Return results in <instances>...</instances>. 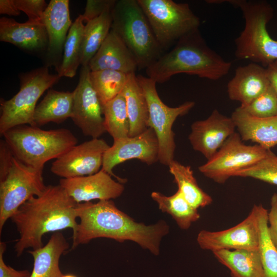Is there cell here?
Segmentation results:
<instances>
[{"instance_id": "cell-30", "label": "cell", "mask_w": 277, "mask_h": 277, "mask_svg": "<svg viewBox=\"0 0 277 277\" xmlns=\"http://www.w3.org/2000/svg\"><path fill=\"white\" fill-rule=\"evenodd\" d=\"M84 22L82 14L80 15L68 31L64 46L63 61L58 72L60 77H73L81 65L82 45L85 25Z\"/></svg>"}, {"instance_id": "cell-14", "label": "cell", "mask_w": 277, "mask_h": 277, "mask_svg": "<svg viewBox=\"0 0 277 277\" xmlns=\"http://www.w3.org/2000/svg\"><path fill=\"white\" fill-rule=\"evenodd\" d=\"M258 205L248 215L230 228L217 231L202 230L197 235L200 247L212 252L222 250H257L259 248Z\"/></svg>"}, {"instance_id": "cell-24", "label": "cell", "mask_w": 277, "mask_h": 277, "mask_svg": "<svg viewBox=\"0 0 277 277\" xmlns=\"http://www.w3.org/2000/svg\"><path fill=\"white\" fill-rule=\"evenodd\" d=\"M73 92L49 90L35 108L33 115L35 126L49 123L60 124L72 115Z\"/></svg>"}, {"instance_id": "cell-16", "label": "cell", "mask_w": 277, "mask_h": 277, "mask_svg": "<svg viewBox=\"0 0 277 277\" xmlns=\"http://www.w3.org/2000/svg\"><path fill=\"white\" fill-rule=\"evenodd\" d=\"M235 130L231 117L214 109L207 118L192 124L188 139L192 148L208 160Z\"/></svg>"}, {"instance_id": "cell-22", "label": "cell", "mask_w": 277, "mask_h": 277, "mask_svg": "<svg viewBox=\"0 0 277 277\" xmlns=\"http://www.w3.org/2000/svg\"><path fill=\"white\" fill-rule=\"evenodd\" d=\"M69 247L64 236L57 231L52 233L45 246L29 250L34 260L30 277H62L63 274L60 268V259Z\"/></svg>"}, {"instance_id": "cell-20", "label": "cell", "mask_w": 277, "mask_h": 277, "mask_svg": "<svg viewBox=\"0 0 277 277\" xmlns=\"http://www.w3.org/2000/svg\"><path fill=\"white\" fill-rule=\"evenodd\" d=\"M0 40L22 49L36 51L48 47V37L43 22L18 23L5 17L0 19Z\"/></svg>"}, {"instance_id": "cell-39", "label": "cell", "mask_w": 277, "mask_h": 277, "mask_svg": "<svg viewBox=\"0 0 277 277\" xmlns=\"http://www.w3.org/2000/svg\"><path fill=\"white\" fill-rule=\"evenodd\" d=\"M6 249L5 242H0V277H30L31 273L27 270H16L7 265L3 259V254Z\"/></svg>"}, {"instance_id": "cell-34", "label": "cell", "mask_w": 277, "mask_h": 277, "mask_svg": "<svg viewBox=\"0 0 277 277\" xmlns=\"http://www.w3.org/2000/svg\"><path fill=\"white\" fill-rule=\"evenodd\" d=\"M234 176L251 177L277 186V155L268 150L260 161L236 172Z\"/></svg>"}, {"instance_id": "cell-11", "label": "cell", "mask_w": 277, "mask_h": 277, "mask_svg": "<svg viewBox=\"0 0 277 277\" xmlns=\"http://www.w3.org/2000/svg\"><path fill=\"white\" fill-rule=\"evenodd\" d=\"M243 142L239 134L234 132L211 158L199 167V171L214 182L223 184L236 172L253 165L266 155L268 150Z\"/></svg>"}, {"instance_id": "cell-42", "label": "cell", "mask_w": 277, "mask_h": 277, "mask_svg": "<svg viewBox=\"0 0 277 277\" xmlns=\"http://www.w3.org/2000/svg\"><path fill=\"white\" fill-rule=\"evenodd\" d=\"M62 277H76V276L72 274H66V275H63Z\"/></svg>"}, {"instance_id": "cell-15", "label": "cell", "mask_w": 277, "mask_h": 277, "mask_svg": "<svg viewBox=\"0 0 277 277\" xmlns=\"http://www.w3.org/2000/svg\"><path fill=\"white\" fill-rule=\"evenodd\" d=\"M109 147L100 138L76 145L55 159L51 171L63 179L94 174L102 169L104 154Z\"/></svg>"}, {"instance_id": "cell-25", "label": "cell", "mask_w": 277, "mask_h": 277, "mask_svg": "<svg viewBox=\"0 0 277 277\" xmlns=\"http://www.w3.org/2000/svg\"><path fill=\"white\" fill-rule=\"evenodd\" d=\"M126 102L130 129L129 136L138 135L148 128L149 117L147 102L135 73L129 74L123 90Z\"/></svg>"}, {"instance_id": "cell-12", "label": "cell", "mask_w": 277, "mask_h": 277, "mask_svg": "<svg viewBox=\"0 0 277 277\" xmlns=\"http://www.w3.org/2000/svg\"><path fill=\"white\" fill-rule=\"evenodd\" d=\"M89 65L82 66L78 83L73 91L71 119L84 135L97 138L106 132L103 105L90 81Z\"/></svg>"}, {"instance_id": "cell-23", "label": "cell", "mask_w": 277, "mask_h": 277, "mask_svg": "<svg viewBox=\"0 0 277 277\" xmlns=\"http://www.w3.org/2000/svg\"><path fill=\"white\" fill-rule=\"evenodd\" d=\"M68 0H51L46 8L43 22L48 37V50L51 53L61 51L72 24Z\"/></svg>"}, {"instance_id": "cell-17", "label": "cell", "mask_w": 277, "mask_h": 277, "mask_svg": "<svg viewBox=\"0 0 277 277\" xmlns=\"http://www.w3.org/2000/svg\"><path fill=\"white\" fill-rule=\"evenodd\" d=\"M60 185L77 203L92 200H110L120 196L124 192L123 184L101 169L90 175L62 179Z\"/></svg>"}, {"instance_id": "cell-28", "label": "cell", "mask_w": 277, "mask_h": 277, "mask_svg": "<svg viewBox=\"0 0 277 277\" xmlns=\"http://www.w3.org/2000/svg\"><path fill=\"white\" fill-rule=\"evenodd\" d=\"M112 10L108 9L99 16L86 22L83 33L81 65H89L105 41L111 28Z\"/></svg>"}, {"instance_id": "cell-1", "label": "cell", "mask_w": 277, "mask_h": 277, "mask_svg": "<svg viewBox=\"0 0 277 277\" xmlns=\"http://www.w3.org/2000/svg\"><path fill=\"white\" fill-rule=\"evenodd\" d=\"M77 213L80 222L73 232L72 249L93 239L105 238L121 243L134 242L157 255L161 240L169 232L165 221L150 225L136 222L117 208L111 200L79 203Z\"/></svg>"}, {"instance_id": "cell-6", "label": "cell", "mask_w": 277, "mask_h": 277, "mask_svg": "<svg viewBox=\"0 0 277 277\" xmlns=\"http://www.w3.org/2000/svg\"><path fill=\"white\" fill-rule=\"evenodd\" d=\"M111 29L135 57L138 69H146L164 53L137 0L116 1Z\"/></svg>"}, {"instance_id": "cell-3", "label": "cell", "mask_w": 277, "mask_h": 277, "mask_svg": "<svg viewBox=\"0 0 277 277\" xmlns=\"http://www.w3.org/2000/svg\"><path fill=\"white\" fill-rule=\"evenodd\" d=\"M231 67V62L208 46L199 29L181 38L146 71L148 77L159 83L180 73L217 81L226 76Z\"/></svg>"}, {"instance_id": "cell-10", "label": "cell", "mask_w": 277, "mask_h": 277, "mask_svg": "<svg viewBox=\"0 0 277 277\" xmlns=\"http://www.w3.org/2000/svg\"><path fill=\"white\" fill-rule=\"evenodd\" d=\"M145 96L148 107V128L155 133L159 143V161L168 166L174 160L176 145L172 126L179 116L187 114L194 106L193 101H187L175 107L166 105L160 98L156 82L148 76L136 75Z\"/></svg>"}, {"instance_id": "cell-13", "label": "cell", "mask_w": 277, "mask_h": 277, "mask_svg": "<svg viewBox=\"0 0 277 277\" xmlns=\"http://www.w3.org/2000/svg\"><path fill=\"white\" fill-rule=\"evenodd\" d=\"M159 143L155 132L148 128L134 136L114 140L111 146L106 151L102 169L118 182L123 184L126 180L116 176L113 168L124 162L136 159L148 165L159 161Z\"/></svg>"}, {"instance_id": "cell-26", "label": "cell", "mask_w": 277, "mask_h": 277, "mask_svg": "<svg viewBox=\"0 0 277 277\" xmlns=\"http://www.w3.org/2000/svg\"><path fill=\"white\" fill-rule=\"evenodd\" d=\"M232 277H264L259 250L222 249L212 252Z\"/></svg>"}, {"instance_id": "cell-29", "label": "cell", "mask_w": 277, "mask_h": 277, "mask_svg": "<svg viewBox=\"0 0 277 277\" xmlns=\"http://www.w3.org/2000/svg\"><path fill=\"white\" fill-rule=\"evenodd\" d=\"M151 197L157 203L159 209L170 214L181 229H188L200 218L197 209L191 205L179 190L170 196L153 191Z\"/></svg>"}, {"instance_id": "cell-41", "label": "cell", "mask_w": 277, "mask_h": 277, "mask_svg": "<svg viewBox=\"0 0 277 277\" xmlns=\"http://www.w3.org/2000/svg\"><path fill=\"white\" fill-rule=\"evenodd\" d=\"M266 69L270 84L277 94V60L268 65Z\"/></svg>"}, {"instance_id": "cell-9", "label": "cell", "mask_w": 277, "mask_h": 277, "mask_svg": "<svg viewBox=\"0 0 277 277\" xmlns=\"http://www.w3.org/2000/svg\"><path fill=\"white\" fill-rule=\"evenodd\" d=\"M60 78L58 74H50L47 67L24 75L19 91L10 100L1 101V134L19 125L35 126L33 115L38 99Z\"/></svg>"}, {"instance_id": "cell-32", "label": "cell", "mask_w": 277, "mask_h": 277, "mask_svg": "<svg viewBox=\"0 0 277 277\" xmlns=\"http://www.w3.org/2000/svg\"><path fill=\"white\" fill-rule=\"evenodd\" d=\"M268 210L258 205L259 248L264 277H277V248L272 242L268 230Z\"/></svg>"}, {"instance_id": "cell-18", "label": "cell", "mask_w": 277, "mask_h": 277, "mask_svg": "<svg viewBox=\"0 0 277 277\" xmlns=\"http://www.w3.org/2000/svg\"><path fill=\"white\" fill-rule=\"evenodd\" d=\"M270 85L266 67L250 63L239 66L227 84L229 98L244 106L263 93Z\"/></svg>"}, {"instance_id": "cell-21", "label": "cell", "mask_w": 277, "mask_h": 277, "mask_svg": "<svg viewBox=\"0 0 277 277\" xmlns=\"http://www.w3.org/2000/svg\"><path fill=\"white\" fill-rule=\"evenodd\" d=\"M230 117L243 141L255 143L266 150L277 146V116L256 117L239 107Z\"/></svg>"}, {"instance_id": "cell-36", "label": "cell", "mask_w": 277, "mask_h": 277, "mask_svg": "<svg viewBox=\"0 0 277 277\" xmlns=\"http://www.w3.org/2000/svg\"><path fill=\"white\" fill-rule=\"evenodd\" d=\"M17 8L26 14L28 21L43 22L44 12L47 7L44 0H14Z\"/></svg>"}, {"instance_id": "cell-2", "label": "cell", "mask_w": 277, "mask_h": 277, "mask_svg": "<svg viewBox=\"0 0 277 277\" xmlns=\"http://www.w3.org/2000/svg\"><path fill=\"white\" fill-rule=\"evenodd\" d=\"M77 205L60 185L47 186L40 195L22 205L10 218L19 233L14 246L17 256L27 248L43 247L46 233L67 228L74 231L78 224Z\"/></svg>"}, {"instance_id": "cell-4", "label": "cell", "mask_w": 277, "mask_h": 277, "mask_svg": "<svg viewBox=\"0 0 277 277\" xmlns=\"http://www.w3.org/2000/svg\"><path fill=\"white\" fill-rule=\"evenodd\" d=\"M2 136L18 160L41 170L48 161L60 157L77 143V138L68 129L46 130L29 125L13 127Z\"/></svg>"}, {"instance_id": "cell-19", "label": "cell", "mask_w": 277, "mask_h": 277, "mask_svg": "<svg viewBox=\"0 0 277 277\" xmlns=\"http://www.w3.org/2000/svg\"><path fill=\"white\" fill-rule=\"evenodd\" d=\"M88 65L91 71L109 69L129 74L138 69L135 57L111 29Z\"/></svg>"}, {"instance_id": "cell-37", "label": "cell", "mask_w": 277, "mask_h": 277, "mask_svg": "<svg viewBox=\"0 0 277 277\" xmlns=\"http://www.w3.org/2000/svg\"><path fill=\"white\" fill-rule=\"evenodd\" d=\"M116 1L114 0H88L85 10L82 14L86 23L99 16L107 10L113 9Z\"/></svg>"}, {"instance_id": "cell-31", "label": "cell", "mask_w": 277, "mask_h": 277, "mask_svg": "<svg viewBox=\"0 0 277 277\" xmlns=\"http://www.w3.org/2000/svg\"><path fill=\"white\" fill-rule=\"evenodd\" d=\"M103 115L106 131L113 140L129 136V121L122 92L103 104Z\"/></svg>"}, {"instance_id": "cell-8", "label": "cell", "mask_w": 277, "mask_h": 277, "mask_svg": "<svg viewBox=\"0 0 277 277\" xmlns=\"http://www.w3.org/2000/svg\"><path fill=\"white\" fill-rule=\"evenodd\" d=\"M164 52L181 38L199 29L200 18L188 3L172 0H137Z\"/></svg>"}, {"instance_id": "cell-38", "label": "cell", "mask_w": 277, "mask_h": 277, "mask_svg": "<svg viewBox=\"0 0 277 277\" xmlns=\"http://www.w3.org/2000/svg\"><path fill=\"white\" fill-rule=\"evenodd\" d=\"M268 230L270 238L277 248V193L270 199V208L268 212Z\"/></svg>"}, {"instance_id": "cell-5", "label": "cell", "mask_w": 277, "mask_h": 277, "mask_svg": "<svg viewBox=\"0 0 277 277\" xmlns=\"http://www.w3.org/2000/svg\"><path fill=\"white\" fill-rule=\"evenodd\" d=\"M242 12L244 29L235 39V56L265 67L277 60V40L271 37L267 24L273 16L272 6L265 1H223Z\"/></svg>"}, {"instance_id": "cell-35", "label": "cell", "mask_w": 277, "mask_h": 277, "mask_svg": "<svg viewBox=\"0 0 277 277\" xmlns=\"http://www.w3.org/2000/svg\"><path fill=\"white\" fill-rule=\"evenodd\" d=\"M250 115L259 118L277 116V94L271 86L248 105L239 106Z\"/></svg>"}, {"instance_id": "cell-27", "label": "cell", "mask_w": 277, "mask_h": 277, "mask_svg": "<svg viewBox=\"0 0 277 277\" xmlns=\"http://www.w3.org/2000/svg\"><path fill=\"white\" fill-rule=\"evenodd\" d=\"M168 166L178 187L177 190L191 205L198 209L212 203L211 196L199 186L190 166L174 160Z\"/></svg>"}, {"instance_id": "cell-40", "label": "cell", "mask_w": 277, "mask_h": 277, "mask_svg": "<svg viewBox=\"0 0 277 277\" xmlns=\"http://www.w3.org/2000/svg\"><path fill=\"white\" fill-rule=\"evenodd\" d=\"M0 13L17 16L20 15L21 11L17 8L14 0H1Z\"/></svg>"}, {"instance_id": "cell-33", "label": "cell", "mask_w": 277, "mask_h": 277, "mask_svg": "<svg viewBox=\"0 0 277 277\" xmlns=\"http://www.w3.org/2000/svg\"><path fill=\"white\" fill-rule=\"evenodd\" d=\"M129 74L109 69L90 72L91 84L103 105L122 92Z\"/></svg>"}, {"instance_id": "cell-7", "label": "cell", "mask_w": 277, "mask_h": 277, "mask_svg": "<svg viewBox=\"0 0 277 277\" xmlns=\"http://www.w3.org/2000/svg\"><path fill=\"white\" fill-rule=\"evenodd\" d=\"M43 170L28 166L14 156L0 161V234L6 221L32 196L40 195L46 187Z\"/></svg>"}]
</instances>
